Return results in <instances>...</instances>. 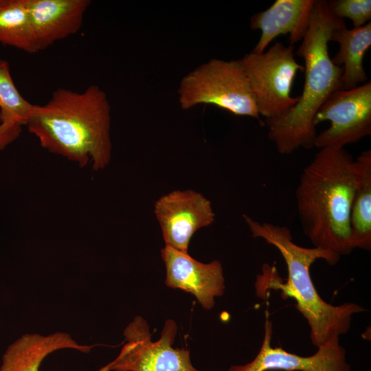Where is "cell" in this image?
I'll list each match as a JSON object with an SVG mask.
<instances>
[{"label": "cell", "mask_w": 371, "mask_h": 371, "mask_svg": "<svg viewBox=\"0 0 371 371\" xmlns=\"http://www.w3.org/2000/svg\"><path fill=\"white\" fill-rule=\"evenodd\" d=\"M251 236L265 240L282 255L287 268L285 282L275 266L265 263L257 276L258 297L264 298L269 290L280 291L284 298H293L297 310L310 327L312 344L317 348L339 338L349 330L354 315L366 311L363 306L346 302L338 306L324 301L318 293L311 277V266L318 259L335 265L340 257L319 247H304L295 244L289 229L269 222H260L243 216Z\"/></svg>", "instance_id": "cell-1"}, {"label": "cell", "mask_w": 371, "mask_h": 371, "mask_svg": "<svg viewBox=\"0 0 371 371\" xmlns=\"http://www.w3.org/2000/svg\"><path fill=\"white\" fill-rule=\"evenodd\" d=\"M41 146L83 168L98 171L111 159V105L91 85L81 92L59 88L43 105L33 104L25 125Z\"/></svg>", "instance_id": "cell-2"}, {"label": "cell", "mask_w": 371, "mask_h": 371, "mask_svg": "<svg viewBox=\"0 0 371 371\" xmlns=\"http://www.w3.org/2000/svg\"><path fill=\"white\" fill-rule=\"evenodd\" d=\"M354 159L344 148H324L303 169L295 190L302 230L315 247L341 256L353 249L350 213Z\"/></svg>", "instance_id": "cell-3"}, {"label": "cell", "mask_w": 371, "mask_h": 371, "mask_svg": "<svg viewBox=\"0 0 371 371\" xmlns=\"http://www.w3.org/2000/svg\"><path fill=\"white\" fill-rule=\"evenodd\" d=\"M346 25L329 11L326 1L316 0L308 28L297 55L304 60V83L295 105L282 117L267 124L268 137L282 155L314 146L317 136L313 120L319 108L336 91L343 90V68L328 54L334 30Z\"/></svg>", "instance_id": "cell-4"}, {"label": "cell", "mask_w": 371, "mask_h": 371, "mask_svg": "<svg viewBox=\"0 0 371 371\" xmlns=\"http://www.w3.org/2000/svg\"><path fill=\"white\" fill-rule=\"evenodd\" d=\"M177 93L183 110L212 104L236 115L260 119L240 59L212 58L200 65L181 78Z\"/></svg>", "instance_id": "cell-5"}, {"label": "cell", "mask_w": 371, "mask_h": 371, "mask_svg": "<svg viewBox=\"0 0 371 371\" xmlns=\"http://www.w3.org/2000/svg\"><path fill=\"white\" fill-rule=\"evenodd\" d=\"M240 60L259 115L267 125L283 116L295 105L291 94L294 78L304 71L294 56V47L276 43L267 52L246 54Z\"/></svg>", "instance_id": "cell-6"}, {"label": "cell", "mask_w": 371, "mask_h": 371, "mask_svg": "<svg viewBox=\"0 0 371 371\" xmlns=\"http://www.w3.org/2000/svg\"><path fill=\"white\" fill-rule=\"evenodd\" d=\"M177 331L176 323L168 319L153 341L147 322L137 316L124 331L126 343L118 356L98 371H201L192 366L188 350L172 347Z\"/></svg>", "instance_id": "cell-7"}, {"label": "cell", "mask_w": 371, "mask_h": 371, "mask_svg": "<svg viewBox=\"0 0 371 371\" xmlns=\"http://www.w3.org/2000/svg\"><path fill=\"white\" fill-rule=\"evenodd\" d=\"M330 121V126L317 135L314 146L344 148L371 134V82L350 90L333 93L313 120L316 126Z\"/></svg>", "instance_id": "cell-8"}, {"label": "cell", "mask_w": 371, "mask_h": 371, "mask_svg": "<svg viewBox=\"0 0 371 371\" xmlns=\"http://www.w3.org/2000/svg\"><path fill=\"white\" fill-rule=\"evenodd\" d=\"M154 212L165 245L185 253L194 234L215 218L211 202L192 190H175L161 196L155 203Z\"/></svg>", "instance_id": "cell-9"}, {"label": "cell", "mask_w": 371, "mask_h": 371, "mask_svg": "<svg viewBox=\"0 0 371 371\" xmlns=\"http://www.w3.org/2000/svg\"><path fill=\"white\" fill-rule=\"evenodd\" d=\"M265 317L264 338L257 355L249 363L232 366L228 371H350L339 338L317 348L311 356H300L281 347L271 346L272 322L267 311Z\"/></svg>", "instance_id": "cell-10"}, {"label": "cell", "mask_w": 371, "mask_h": 371, "mask_svg": "<svg viewBox=\"0 0 371 371\" xmlns=\"http://www.w3.org/2000/svg\"><path fill=\"white\" fill-rule=\"evenodd\" d=\"M161 257L168 286L192 293L205 309L214 306L215 297L223 295L225 278L220 261L203 263L168 245L162 249Z\"/></svg>", "instance_id": "cell-11"}, {"label": "cell", "mask_w": 371, "mask_h": 371, "mask_svg": "<svg viewBox=\"0 0 371 371\" xmlns=\"http://www.w3.org/2000/svg\"><path fill=\"white\" fill-rule=\"evenodd\" d=\"M37 47L44 50L78 32L89 0H27Z\"/></svg>", "instance_id": "cell-12"}, {"label": "cell", "mask_w": 371, "mask_h": 371, "mask_svg": "<svg viewBox=\"0 0 371 371\" xmlns=\"http://www.w3.org/2000/svg\"><path fill=\"white\" fill-rule=\"evenodd\" d=\"M316 0H277L265 11L250 19L253 30H260L261 36L252 52L261 53L281 34H289L290 45L301 41L309 26Z\"/></svg>", "instance_id": "cell-13"}, {"label": "cell", "mask_w": 371, "mask_h": 371, "mask_svg": "<svg viewBox=\"0 0 371 371\" xmlns=\"http://www.w3.org/2000/svg\"><path fill=\"white\" fill-rule=\"evenodd\" d=\"M94 346L79 344L64 332L48 335L25 334L10 344L3 355L0 371H39L49 354L65 348L88 353Z\"/></svg>", "instance_id": "cell-14"}, {"label": "cell", "mask_w": 371, "mask_h": 371, "mask_svg": "<svg viewBox=\"0 0 371 371\" xmlns=\"http://www.w3.org/2000/svg\"><path fill=\"white\" fill-rule=\"evenodd\" d=\"M330 41L337 42L339 48L333 63L343 68V90L352 89L368 80L363 68V58L371 46V23L347 29L346 25L334 30Z\"/></svg>", "instance_id": "cell-15"}, {"label": "cell", "mask_w": 371, "mask_h": 371, "mask_svg": "<svg viewBox=\"0 0 371 371\" xmlns=\"http://www.w3.org/2000/svg\"><path fill=\"white\" fill-rule=\"evenodd\" d=\"M355 188L350 213L352 249H371V150L354 159Z\"/></svg>", "instance_id": "cell-16"}, {"label": "cell", "mask_w": 371, "mask_h": 371, "mask_svg": "<svg viewBox=\"0 0 371 371\" xmlns=\"http://www.w3.org/2000/svg\"><path fill=\"white\" fill-rule=\"evenodd\" d=\"M0 43L29 54L38 52L27 0H0Z\"/></svg>", "instance_id": "cell-17"}, {"label": "cell", "mask_w": 371, "mask_h": 371, "mask_svg": "<svg viewBox=\"0 0 371 371\" xmlns=\"http://www.w3.org/2000/svg\"><path fill=\"white\" fill-rule=\"evenodd\" d=\"M33 104L26 100L12 78L9 63L0 59V122L25 126Z\"/></svg>", "instance_id": "cell-18"}, {"label": "cell", "mask_w": 371, "mask_h": 371, "mask_svg": "<svg viewBox=\"0 0 371 371\" xmlns=\"http://www.w3.org/2000/svg\"><path fill=\"white\" fill-rule=\"evenodd\" d=\"M326 3L335 17L350 19L354 27L363 26L371 19L370 0H333Z\"/></svg>", "instance_id": "cell-19"}, {"label": "cell", "mask_w": 371, "mask_h": 371, "mask_svg": "<svg viewBox=\"0 0 371 371\" xmlns=\"http://www.w3.org/2000/svg\"><path fill=\"white\" fill-rule=\"evenodd\" d=\"M22 126L0 123V151L15 141L21 135Z\"/></svg>", "instance_id": "cell-20"}]
</instances>
